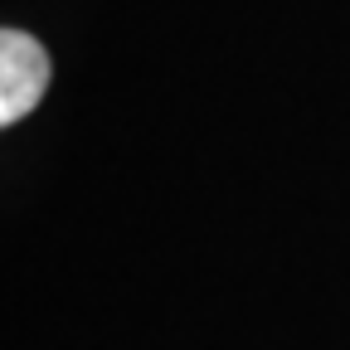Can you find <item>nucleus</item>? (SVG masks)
Here are the masks:
<instances>
[{
	"mask_svg": "<svg viewBox=\"0 0 350 350\" xmlns=\"http://www.w3.org/2000/svg\"><path fill=\"white\" fill-rule=\"evenodd\" d=\"M49 88V54L20 29H0V126L34 112Z\"/></svg>",
	"mask_w": 350,
	"mask_h": 350,
	"instance_id": "1",
	"label": "nucleus"
}]
</instances>
